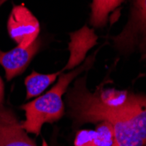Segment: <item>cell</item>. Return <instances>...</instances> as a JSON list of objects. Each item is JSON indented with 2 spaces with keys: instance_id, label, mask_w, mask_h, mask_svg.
<instances>
[{
  "instance_id": "obj_9",
  "label": "cell",
  "mask_w": 146,
  "mask_h": 146,
  "mask_svg": "<svg viewBox=\"0 0 146 146\" xmlns=\"http://www.w3.org/2000/svg\"><path fill=\"white\" fill-rule=\"evenodd\" d=\"M114 131L108 122L98 123L95 129L80 130L74 140L75 146H112Z\"/></svg>"
},
{
  "instance_id": "obj_3",
  "label": "cell",
  "mask_w": 146,
  "mask_h": 146,
  "mask_svg": "<svg viewBox=\"0 0 146 146\" xmlns=\"http://www.w3.org/2000/svg\"><path fill=\"white\" fill-rule=\"evenodd\" d=\"M110 40L120 57L137 54L146 66V0H129L128 20L121 33Z\"/></svg>"
},
{
  "instance_id": "obj_2",
  "label": "cell",
  "mask_w": 146,
  "mask_h": 146,
  "mask_svg": "<svg viewBox=\"0 0 146 146\" xmlns=\"http://www.w3.org/2000/svg\"><path fill=\"white\" fill-rule=\"evenodd\" d=\"M96 52L89 56L83 64L69 73L64 74L61 72L57 83L45 95L21 106L20 108L25 114V120L21 122V125L27 133L38 136L45 123H52L60 120L64 115L65 105L62 99L63 95L68 91L70 83L77 76L92 68Z\"/></svg>"
},
{
  "instance_id": "obj_4",
  "label": "cell",
  "mask_w": 146,
  "mask_h": 146,
  "mask_svg": "<svg viewBox=\"0 0 146 146\" xmlns=\"http://www.w3.org/2000/svg\"><path fill=\"white\" fill-rule=\"evenodd\" d=\"M112 125V146H146V100L136 110L108 122Z\"/></svg>"
},
{
  "instance_id": "obj_10",
  "label": "cell",
  "mask_w": 146,
  "mask_h": 146,
  "mask_svg": "<svg viewBox=\"0 0 146 146\" xmlns=\"http://www.w3.org/2000/svg\"><path fill=\"white\" fill-rule=\"evenodd\" d=\"M125 0H92L89 22L95 28H102L109 20L110 13L120 6Z\"/></svg>"
},
{
  "instance_id": "obj_1",
  "label": "cell",
  "mask_w": 146,
  "mask_h": 146,
  "mask_svg": "<svg viewBox=\"0 0 146 146\" xmlns=\"http://www.w3.org/2000/svg\"><path fill=\"white\" fill-rule=\"evenodd\" d=\"M145 100L146 94L114 88L99 87L90 92L87 87V74L74 81L66 96L68 115L74 128L88 123L110 122L136 110Z\"/></svg>"
},
{
  "instance_id": "obj_7",
  "label": "cell",
  "mask_w": 146,
  "mask_h": 146,
  "mask_svg": "<svg viewBox=\"0 0 146 146\" xmlns=\"http://www.w3.org/2000/svg\"><path fill=\"white\" fill-rule=\"evenodd\" d=\"M41 47V39L38 38L27 47L16 46L5 52L0 49V65L5 70L8 82L21 74Z\"/></svg>"
},
{
  "instance_id": "obj_11",
  "label": "cell",
  "mask_w": 146,
  "mask_h": 146,
  "mask_svg": "<svg viewBox=\"0 0 146 146\" xmlns=\"http://www.w3.org/2000/svg\"><path fill=\"white\" fill-rule=\"evenodd\" d=\"M61 74V71L52 74H40L33 71L25 79V85L26 89L25 99L28 100L33 97L39 96L42 93L54 83L57 77Z\"/></svg>"
},
{
  "instance_id": "obj_5",
  "label": "cell",
  "mask_w": 146,
  "mask_h": 146,
  "mask_svg": "<svg viewBox=\"0 0 146 146\" xmlns=\"http://www.w3.org/2000/svg\"><path fill=\"white\" fill-rule=\"evenodd\" d=\"M10 38L18 46L27 47L38 38L40 25L32 11L23 5L13 6L7 21Z\"/></svg>"
},
{
  "instance_id": "obj_6",
  "label": "cell",
  "mask_w": 146,
  "mask_h": 146,
  "mask_svg": "<svg viewBox=\"0 0 146 146\" xmlns=\"http://www.w3.org/2000/svg\"><path fill=\"white\" fill-rule=\"evenodd\" d=\"M0 146H37L15 112L4 103H0Z\"/></svg>"
},
{
  "instance_id": "obj_12",
  "label": "cell",
  "mask_w": 146,
  "mask_h": 146,
  "mask_svg": "<svg viewBox=\"0 0 146 146\" xmlns=\"http://www.w3.org/2000/svg\"><path fill=\"white\" fill-rule=\"evenodd\" d=\"M7 0H0V6H2L4 3ZM4 98H5V84L1 76H0V103L4 102Z\"/></svg>"
},
{
  "instance_id": "obj_8",
  "label": "cell",
  "mask_w": 146,
  "mask_h": 146,
  "mask_svg": "<svg viewBox=\"0 0 146 146\" xmlns=\"http://www.w3.org/2000/svg\"><path fill=\"white\" fill-rule=\"evenodd\" d=\"M69 42V58L65 67L60 70L64 73L67 70H73L79 67L84 60L86 55L91 48L97 44L98 37L95 31L90 29L88 25H84L81 29H79L70 34Z\"/></svg>"
}]
</instances>
